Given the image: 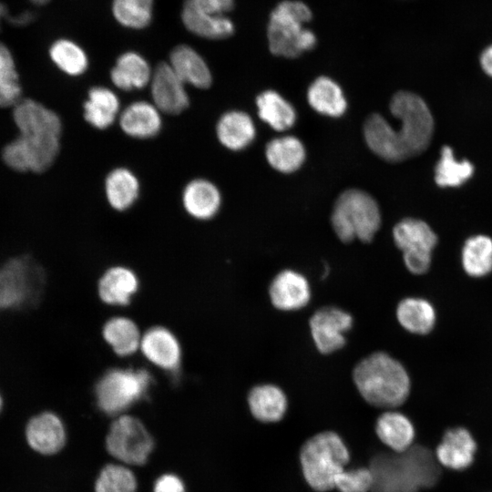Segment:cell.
Returning a JSON list of instances; mask_svg holds the SVG:
<instances>
[{"label":"cell","mask_w":492,"mask_h":492,"mask_svg":"<svg viewBox=\"0 0 492 492\" xmlns=\"http://www.w3.org/2000/svg\"><path fill=\"white\" fill-rule=\"evenodd\" d=\"M392 115L398 119L395 128L381 115L368 117L364 136L370 149L381 159L398 162L425 151L433 137L434 118L422 97L408 91L396 92L390 101Z\"/></svg>","instance_id":"1"},{"label":"cell","mask_w":492,"mask_h":492,"mask_svg":"<svg viewBox=\"0 0 492 492\" xmlns=\"http://www.w3.org/2000/svg\"><path fill=\"white\" fill-rule=\"evenodd\" d=\"M11 109L18 133L2 149L4 163L19 173L39 174L46 171L60 150V117L39 101L29 97H23Z\"/></svg>","instance_id":"2"},{"label":"cell","mask_w":492,"mask_h":492,"mask_svg":"<svg viewBox=\"0 0 492 492\" xmlns=\"http://www.w3.org/2000/svg\"><path fill=\"white\" fill-rule=\"evenodd\" d=\"M438 464L436 456L421 446L376 455L369 466L374 477L372 492H419L431 487L440 477Z\"/></svg>","instance_id":"3"},{"label":"cell","mask_w":492,"mask_h":492,"mask_svg":"<svg viewBox=\"0 0 492 492\" xmlns=\"http://www.w3.org/2000/svg\"><path fill=\"white\" fill-rule=\"evenodd\" d=\"M362 397L381 408H395L407 399L411 382L403 364L386 353L376 352L361 360L353 373Z\"/></svg>","instance_id":"4"},{"label":"cell","mask_w":492,"mask_h":492,"mask_svg":"<svg viewBox=\"0 0 492 492\" xmlns=\"http://www.w3.org/2000/svg\"><path fill=\"white\" fill-rule=\"evenodd\" d=\"M312 11L303 2L284 0L271 12L267 38L272 54L295 58L313 49L317 42L315 34L305 27L312 19Z\"/></svg>","instance_id":"5"},{"label":"cell","mask_w":492,"mask_h":492,"mask_svg":"<svg viewBox=\"0 0 492 492\" xmlns=\"http://www.w3.org/2000/svg\"><path fill=\"white\" fill-rule=\"evenodd\" d=\"M350 460L349 450L335 432L323 431L304 442L300 451L303 477L315 491L334 488L337 477Z\"/></svg>","instance_id":"6"},{"label":"cell","mask_w":492,"mask_h":492,"mask_svg":"<svg viewBox=\"0 0 492 492\" xmlns=\"http://www.w3.org/2000/svg\"><path fill=\"white\" fill-rule=\"evenodd\" d=\"M42 266L26 254L16 255L0 264V312L33 307L46 286Z\"/></svg>","instance_id":"7"},{"label":"cell","mask_w":492,"mask_h":492,"mask_svg":"<svg viewBox=\"0 0 492 492\" xmlns=\"http://www.w3.org/2000/svg\"><path fill=\"white\" fill-rule=\"evenodd\" d=\"M376 200L367 192L350 189L336 200L331 216L333 229L343 242L358 239L370 242L381 225Z\"/></svg>","instance_id":"8"},{"label":"cell","mask_w":492,"mask_h":492,"mask_svg":"<svg viewBox=\"0 0 492 492\" xmlns=\"http://www.w3.org/2000/svg\"><path fill=\"white\" fill-rule=\"evenodd\" d=\"M152 383L147 369L110 368L96 384L97 405L108 415H118L146 397Z\"/></svg>","instance_id":"9"},{"label":"cell","mask_w":492,"mask_h":492,"mask_svg":"<svg viewBox=\"0 0 492 492\" xmlns=\"http://www.w3.org/2000/svg\"><path fill=\"white\" fill-rule=\"evenodd\" d=\"M108 453L128 465H143L151 453L154 442L138 418L123 415L111 425L106 438Z\"/></svg>","instance_id":"10"},{"label":"cell","mask_w":492,"mask_h":492,"mask_svg":"<svg viewBox=\"0 0 492 492\" xmlns=\"http://www.w3.org/2000/svg\"><path fill=\"white\" fill-rule=\"evenodd\" d=\"M353 317L347 312L326 306L317 310L310 318V330L318 351L331 354L345 345L344 333L353 326Z\"/></svg>","instance_id":"11"},{"label":"cell","mask_w":492,"mask_h":492,"mask_svg":"<svg viewBox=\"0 0 492 492\" xmlns=\"http://www.w3.org/2000/svg\"><path fill=\"white\" fill-rule=\"evenodd\" d=\"M152 103L161 113L178 115L190 105L186 84L169 62L159 63L153 70L149 82Z\"/></svg>","instance_id":"12"},{"label":"cell","mask_w":492,"mask_h":492,"mask_svg":"<svg viewBox=\"0 0 492 492\" xmlns=\"http://www.w3.org/2000/svg\"><path fill=\"white\" fill-rule=\"evenodd\" d=\"M139 349L149 363L163 371L173 374L180 368V343L166 327L153 326L148 329L141 337Z\"/></svg>","instance_id":"13"},{"label":"cell","mask_w":492,"mask_h":492,"mask_svg":"<svg viewBox=\"0 0 492 492\" xmlns=\"http://www.w3.org/2000/svg\"><path fill=\"white\" fill-rule=\"evenodd\" d=\"M269 296L275 308L295 311L307 305L311 299V288L302 274L292 270H284L272 281Z\"/></svg>","instance_id":"14"},{"label":"cell","mask_w":492,"mask_h":492,"mask_svg":"<svg viewBox=\"0 0 492 492\" xmlns=\"http://www.w3.org/2000/svg\"><path fill=\"white\" fill-rule=\"evenodd\" d=\"M26 436L28 445L43 455L58 452L66 442V431L61 419L52 412H43L30 419Z\"/></svg>","instance_id":"15"},{"label":"cell","mask_w":492,"mask_h":492,"mask_svg":"<svg viewBox=\"0 0 492 492\" xmlns=\"http://www.w3.org/2000/svg\"><path fill=\"white\" fill-rule=\"evenodd\" d=\"M477 443L468 430L456 427L447 430L436 448L439 465L453 470H464L474 460Z\"/></svg>","instance_id":"16"},{"label":"cell","mask_w":492,"mask_h":492,"mask_svg":"<svg viewBox=\"0 0 492 492\" xmlns=\"http://www.w3.org/2000/svg\"><path fill=\"white\" fill-rule=\"evenodd\" d=\"M118 121L126 135L138 139L155 137L162 127L161 112L152 102L145 100L128 105L120 111Z\"/></svg>","instance_id":"17"},{"label":"cell","mask_w":492,"mask_h":492,"mask_svg":"<svg viewBox=\"0 0 492 492\" xmlns=\"http://www.w3.org/2000/svg\"><path fill=\"white\" fill-rule=\"evenodd\" d=\"M139 281L128 267L116 265L108 268L100 277L97 292L100 300L111 306H126L137 293Z\"/></svg>","instance_id":"18"},{"label":"cell","mask_w":492,"mask_h":492,"mask_svg":"<svg viewBox=\"0 0 492 492\" xmlns=\"http://www.w3.org/2000/svg\"><path fill=\"white\" fill-rule=\"evenodd\" d=\"M186 212L199 220L213 218L221 205V195L215 184L205 179L190 180L182 191Z\"/></svg>","instance_id":"19"},{"label":"cell","mask_w":492,"mask_h":492,"mask_svg":"<svg viewBox=\"0 0 492 492\" xmlns=\"http://www.w3.org/2000/svg\"><path fill=\"white\" fill-rule=\"evenodd\" d=\"M180 17L185 28L191 34L207 39H223L231 36L235 26L227 15L208 14L197 8L190 0H185Z\"/></svg>","instance_id":"20"},{"label":"cell","mask_w":492,"mask_h":492,"mask_svg":"<svg viewBox=\"0 0 492 492\" xmlns=\"http://www.w3.org/2000/svg\"><path fill=\"white\" fill-rule=\"evenodd\" d=\"M169 64L186 84L197 88H208L212 82L210 67L201 55L188 45L175 46Z\"/></svg>","instance_id":"21"},{"label":"cell","mask_w":492,"mask_h":492,"mask_svg":"<svg viewBox=\"0 0 492 492\" xmlns=\"http://www.w3.org/2000/svg\"><path fill=\"white\" fill-rule=\"evenodd\" d=\"M152 73L153 70L142 55L127 51L117 58L110 70V79L118 89L131 91L149 86Z\"/></svg>","instance_id":"22"},{"label":"cell","mask_w":492,"mask_h":492,"mask_svg":"<svg viewBox=\"0 0 492 492\" xmlns=\"http://www.w3.org/2000/svg\"><path fill=\"white\" fill-rule=\"evenodd\" d=\"M393 238L403 254H432L437 244V236L431 227L415 218H405L397 222L393 229Z\"/></svg>","instance_id":"23"},{"label":"cell","mask_w":492,"mask_h":492,"mask_svg":"<svg viewBox=\"0 0 492 492\" xmlns=\"http://www.w3.org/2000/svg\"><path fill=\"white\" fill-rule=\"evenodd\" d=\"M248 405L251 415L263 423H274L282 419L288 407L287 397L277 385L264 384L251 389Z\"/></svg>","instance_id":"24"},{"label":"cell","mask_w":492,"mask_h":492,"mask_svg":"<svg viewBox=\"0 0 492 492\" xmlns=\"http://www.w3.org/2000/svg\"><path fill=\"white\" fill-rule=\"evenodd\" d=\"M378 438L395 453H402L412 446L415 428L410 419L396 411L383 413L375 422Z\"/></svg>","instance_id":"25"},{"label":"cell","mask_w":492,"mask_h":492,"mask_svg":"<svg viewBox=\"0 0 492 492\" xmlns=\"http://www.w3.org/2000/svg\"><path fill=\"white\" fill-rule=\"evenodd\" d=\"M216 134L222 146L231 150H241L254 139L255 127L251 117L242 111L224 113L216 125Z\"/></svg>","instance_id":"26"},{"label":"cell","mask_w":492,"mask_h":492,"mask_svg":"<svg viewBox=\"0 0 492 492\" xmlns=\"http://www.w3.org/2000/svg\"><path fill=\"white\" fill-rule=\"evenodd\" d=\"M83 108L86 121L98 129L109 128L120 114L118 97L105 87L90 88Z\"/></svg>","instance_id":"27"},{"label":"cell","mask_w":492,"mask_h":492,"mask_svg":"<svg viewBox=\"0 0 492 492\" xmlns=\"http://www.w3.org/2000/svg\"><path fill=\"white\" fill-rule=\"evenodd\" d=\"M104 341L120 357L134 354L140 346V331L137 323L125 316H114L102 327Z\"/></svg>","instance_id":"28"},{"label":"cell","mask_w":492,"mask_h":492,"mask_svg":"<svg viewBox=\"0 0 492 492\" xmlns=\"http://www.w3.org/2000/svg\"><path fill=\"white\" fill-rule=\"evenodd\" d=\"M105 192L108 202L116 210L129 209L139 194V182L137 176L127 168L112 169L105 180Z\"/></svg>","instance_id":"29"},{"label":"cell","mask_w":492,"mask_h":492,"mask_svg":"<svg viewBox=\"0 0 492 492\" xmlns=\"http://www.w3.org/2000/svg\"><path fill=\"white\" fill-rule=\"evenodd\" d=\"M307 99L315 111L329 117H340L347 108V102L339 85L323 76L311 84L307 91Z\"/></svg>","instance_id":"30"},{"label":"cell","mask_w":492,"mask_h":492,"mask_svg":"<svg viewBox=\"0 0 492 492\" xmlns=\"http://www.w3.org/2000/svg\"><path fill=\"white\" fill-rule=\"evenodd\" d=\"M396 318L401 326L409 333L426 334L433 330L436 314L434 306L428 301L408 297L398 303Z\"/></svg>","instance_id":"31"},{"label":"cell","mask_w":492,"mask_h":492,"mask_svg":"<svg viewBox=\"0 0 492 492\" xmlns=\"http://www.w3.org/2000/svg\"><path fill=\"white\" fill-rule=\"evenodd\" d=\"M265 154L269 164L282 173L297 170L305 159L302 143L293 136L272 139L266 146Z\"/></svg>","instance_id":"32"},{"label":"cell","mask_w":492,"mask_h":492,"mask_svg":"<svg viewBox=\"0 0 492 492\" xmlns=\"http://www.w3.org/2000/svg\"><path fill=\"white\" fill-rule=\"evenodd\" d=\"M258 115L277 131L290 128L296 120L293 107L274 90H266L256 98Z\"/></svg>","instance_id":"33"},{"label":"cell","mask_w":492,"mask_h":492,"mask_svg":"<svg viewBox=\"0 0 492 492\" xmlns=\"http://www.w3.org/2000/svg\"><path fill=\"white\" fill-rule=\"evenodd\" d=\"M461 261L466 274L474 278L492 272V239L486 235L469 237L461 251Z\"/></svg>","instance_id":"34"},{"label":"cell","mask_w":492,"mask_h":492,"mask_svg":"<svg viewBox=\"0 0 492 492\" xmlns=\"http://www.w3.org/2000/svg\"><path fill=\"white\" fill-rule=\"evenodd\" d=\"M48 53L54 65L67 76H80L88 67L87 53L71 39H56L50 46Z\"/></svg>","instance_id":"35"},{"label":"cell","mask_w":492,"mask_h":492,"mask_svg":"<svg viewBox=\"0 0 492 492\" xmlns=\"http://www.w3.org/2000/svg\"><path fill=\"white\" fill-rule=\"evenodd\" d=\"M23 97L14 56L9 48L0 42V108H12Z\"/></svg>","instance_id":"36"},{"label":"cell","mask_w":492,"mask_h":492,"mask_svg":"<svg viewBox=\"0 0 492 492\" xmlns=\"http://www.w3.org/2000/svg\"><path fill=\"white\" fill-rule=\"evenodd\" d=\"M154 0H112L111 11L115 20L122 26L140 30L148 27L153 19Z\"/></svg>","instance_id":"37"},{"label":"cell","mask_w":492,"mask_h":492,"mask_svg":"<svg viewBox=\"0 0 492 492\" xmlns=\"http://www.w3.org/2000/svg\"><path fill=\"white\" fill-rule=\"evenodd\" d=\"M474 166L466 159L458 161L449 146L441 149L440 159L435 167V180L440 187H458L469 179Z\"/></svg>","instance_id":"38"},{"label":"cell","mask_w":492,"mask_h":492,"mask_svg":"<svg viewBox=\"0 0 492 492\" xmlns=\"http://www.w3.org/2000/svg\"><path fill=\"white\" fill-rule=\"evenodd\" d=\"M137 481L126 466L117 464L106 466L95 483V492H135Z\"/></svg>","instance_id":"39"},{"label":"cell","mask_w":492,"mask_h":492,"mask_svg":"<svg viewBox=\"0 0 492 492\" xmlns=\"http://www.w3.org/2000/svg\"><path fill=\"white\" fill-rule=\"evenodd\" d=\"M373 474L369 467L344 469L336 478L334 488L339 492H372Z\"/></svg>","instance_id":"40"},{"label":"cell","mask_w":492,"mask_h":492,"mask_svg":"<svg viewBox=\"0 0 492 492\" xmlns=\"http://www.w3.org/2000/svg\"><path fill=\"white\" fill-rule=\"evenodd\" d=\"M200 10L211 15H226L234 6V0H190Z\"/></svg>","instance_id":"41"},{"label":"cell","mask_w":492,"mask_h":492,"mask_svg":"<svg viewBox=\"0 0 492 492\" xmlns=\"http://www.w3.org/2000/svg\"><path fill=\"white\" fill-rule=\"evenodd\" d=\"M153 492H185V487L179 477L166 474L157 479Z\"/></svg>","instance_id":"42"},{"label":"cell","mask_w":492,"mask_h":492,"mask_svg":"<svg viewBox=\"0 0 492 492\" xmlns=\"http://www.w3.org/2000/svg\"><path fill=\"white\" fill-rule=\"evenodd\" d=\"M479 61L484 72L492 77V45L483 50Z\"/></svg>","instance_id":"43"},{"label":"cell","mask_w":492,"mask_h":492,"mask_svg":"<svg viewBox=\"0 0 492 492\" xmlns=\"http://www.w3.org/2000/svg\"><path fill=\"white\" fill-rule=\"evenodd\" d=\"M6 15H7V8L5 4L0 3V25H1V20L6 17Z\"/></svg>","instance_id":"44"},{"label":"cell","mask_w":492,"mask_h":492,"mask_svg":"<svg viewBox=\"0 0 492 492\" xmlns=\"http://www.w3.org/2000/svg\"><path fill=\"white\" fill-rule=\"evenodd\" d=\"M30 1L36 5H45L49 2V0H30Z\"/></svg>","instance_id":"45"},{"label":"cell","mask_w":492,"mask_h":492,"mask_svg":"<svg viewBox=\"0 0 492 492\" xmlns=\"http://www.w3.org/2000/svg\"><path fill=\"white\" fill-rule=\"evenodd\" d=\"M2 405H3V399H2V396H1V395H0V411H1V409H2Z\"/></svg>","instance_id":"46"}]
</instances>
